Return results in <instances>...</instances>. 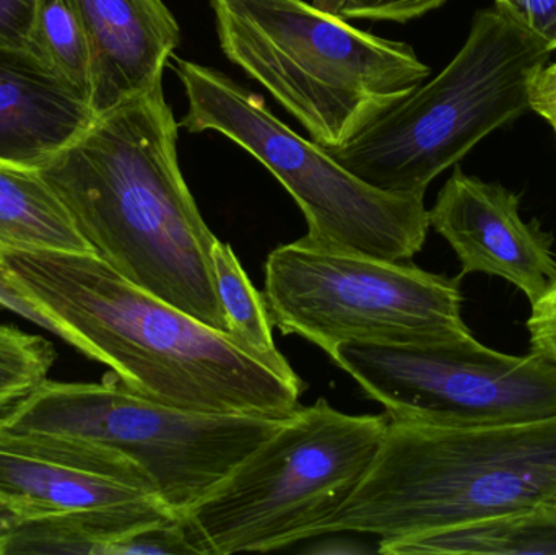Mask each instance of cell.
<instances>
[{"mask_svg":"<svg viewBox=\"0 0 556 555\" xmlns=\"http://www.w3.org/2000/svg\"><path fill=\"white\" fill-rule=\"evenodd\" d=\"M175 518L159 497L38 520L13 521L0 514V541L3 555H124L140 531Z\"/></svg>","mask_w":556,"mask_h":555,"instance_id":"15","label":"cell"},{"mask_svg":"<svg viewBox=\"0 0 556 555\" xmlns=\"http://www.w3.org/2000/svg\"><path fill=\"white\" fill-rule=\"evenodd\" d=\"M288 417L202 414L140 396L111 374L101 383L46 380L0 417V427L64 433L140 466L176 517L198 504Z\"/></svg>","mask_w":556,"mask_h":555,"instance_id":"9","label":"cell"},{"mask_svg":"<svg viewBox=\"0 0 556 555\" xmlns=\"http://www.w3.org/2000/svg\"><path fill=\"white\" fill-rule=\"evenodd\" d=\"M556 495V417L502 426L389 420L358 488L311 534L379 541L451 530Z\"/></svg>","mask_w":556,"mask_h":555,"instance_id":"3","label":"cell"},{"mask_svg":"<svg viewBox=\"0 0 556 555\" xmlns=\"http://www.w3.org/2000/svg\"><path fill=\"white\" fill-rule=\"evenodd\" d=\"M0 273L29 319L110 367L140 396L202 414L290 417L301 407L303 388L98 254L2 248Z\"/></svg>","mask_w":556,"mask_h":555,"instance_id":"1","label":"cell"},{"mask_svg":"<svg viewBox=\"0 0 556 555\" xmlns=\"http://www.w3.org/2000/svg\"><path fill=\"white\" fill-rule=\"evenodd\" d=\"M173 58L188 98L179 127L222 134L263 163L306 217L304 241L388 261L420 253L430 230L425 198L372 188L281 123L260 94L224 72Z\"/></svg>","mask_w":556,"mask_h":555,"instance_id":"7","label":"cell"},{"mask_svg":"<svg viewBox=\"0 0 556 555\" xmlns=\"http://www.w3.org/2000/svg\"><path fill=\"white\" fill-rule=\"evenodd\" d=\"M93 253L38 169L0 162V250Z\"/></svg>","mask_w":556,"mask_h":555,"instance_id":"17","label":"cell"},{"mask_svg":"<svg viewBox=\"0 0 556 555\" xmlns=\"http://www.w3.org/2000/svg\"><path fill=\"white\" fill-rule=\"evenodd\" d=\"M0 555H3V553H2V541H0Z\"/></svg>","mask_w":556,"mask_h":555,"instance_id":"27","label":"cell"},{"mask_svg":"<svg viewBox=\"0 0 556 555\" xmlns=\"http://www.w3.org/2000/svg\"><path fill=\"white\" fill-rule=\"evenodd\" d=\"M35 0H0V46L28 49Z\"/></svg>","mask_w":556,"mask_h":555,"instance_id":"24","label":"cell"},{"mask_svg":"<svg viewBox=\"0 0 556 555\" xmlns=\"http://www.w3.org/2000/svg\"><path fill=\"white\" fill-rule=\"evenodd\" d=\"M384 555H556V507L532 505L451 530L379 541Z\"/></svg>","mask_w":556,"mask_h":555,"instance_id":"16","label":"cell"},{"mask_svg":"<svg viewBox=\"0 0 556 555\" xmlns=\"http://www.w3.org/2000/svg\"><path fill=\"white\" fill-rule=\"evenodd\" d=\"M531 352L544 355L556 364V273L547 289L531 303L528 318Z\"/></svg>","mask_w":556,"mask_h":555,"instance_id":"23","label":"cell"},{"mask_svg":"<svg viewBox=\"0 0 556 555\" xmlns=\"http://www.w3.org/2000/svg\"><path fill=\"white\" fill-rule=\"evenodd\" d=\"M54 361L48 339L0 325V417L48 380Z\"/></svg>","mask_w":556,"mask_h":555,"instance_id":"20","label":"cell"},{"mask_svg":"<svg viewBox=\"0 0 556 555\" xmlns=\"http://www.w3.org/2000/svg\"><path fill=\"white\" fill-rule=\"evenodd\" d=\"M531 110L544 117L556 136V62L544 65L531 87Z\"/></svg>","mask_w":556,"mask_h":555,"instance_id":"25","label":"cell"},{"mask_svg":"<svg viewBox=\"0 0 556 555\" xmlns=\"http://www.w3.org/2000/svg\"><path fill=\"white\" fill-rule=\"evenodd\" d=\"M212 266L228 338L281 380L304 390L303 381L274 342L273 319L263 293L251 282L233 248L218 238L212 247Z\"/></svg>","mask_w":556,"mask_h":555,"instance_id":"18","label":"cell"},{"mask_svg":"<svg viewBox=\"0 0 556 555\" xmlns=\"http://www.w3.org/2000/svg\"><path fill=\"white\" fill-rule=\"evenodd\" d=\"M447 0H313V5L330 15L350 20L407 23L433 12Z\"/></svg>","mask_w":556,"mask_h":555,"instance_id":"21","label":"cell"},{"mask_svg":"<svg viewBox=\"0 0 556 555\" xmlns=\"http://www.w3.org/2000/svg\"><path fill=\"white\" fill-rule=\"evenodd\" d=\"M332 362L389 419L430 426H502L556 417V364L509 355L473 335L428 344H342Z\"/></svg>","mask_w":556,"mask_h":555,"instance_id":"10","label":"cell"},{"mask_svg":"<svg viewBox=\"0 0 556 555\" xmlns=\"http://www.w3.org/2000/svg\"><path fill=\"white\" fill-rule=\"evenodd\" d=\"M551 54L505 13L480 10L440 75L327 152L372 188L425 198L437 176L531 110L532 84Z\"/></svg>","mask_w":556,"mask_h":555,"instance_id":"5","label":"cell"},{"mask_svg":"<svg viewBox=\"0 0 556 555\" xmlns=\"http://www.w3.org/2000/svg\"><path fill=\"white\" fill-rule=\"evenodd\" d=\"M388 414L301 406L185 515L198 554L273 553L311 540L378 455Z\"/></svg>","mask_w":556,"mask_h":555,"instance_id":"6","label":"cell"},{"mask_svg":"<svg viewBox=\"0 0 556 555\" xmlns=\"http://www.w3.org/2000/svg\"><path fill=\"white\" fill-rule=\"evenodd\" d=\"M91 59L90 104L103 114L163 84L181 28L163 0H74Z\"/></svg>","mask_w":556,"mask_h":555,"instance_id":"13","label":"cell"},{"mask_svg":"<svg viewBox=\"0 0 556 555\" xmlns=\"http://www.w3.org/2000/svg\"><path fill=\"white\" fill-rule=\"evenodd\" d=\"M459 280L412 261L327 250L301 238L267 257L263 295L274 326L332 358L342 344H428L472 335Z\"/></svg>","mask_w":556,"mask_h":555,"instance_id":"8","label":"cell"},{"mask_svg":"<svg viewBox=\"0 0 556 555\" xmlns=\"http://www.w3.org/2000/svg\"><path fill=\"white\" fill-rule=\"evenodd\" d=\"M428 218L456 253L460 276L500 277L521 290L529 303L555 276L554 238L538 222H525L521 199L498 182L454 169Z\"/></svg>","mask_w":556,"mask_h":555,"instance_id":"12","label":"cell"},{"mask_svg":"<svg viewBox=\"0 0 556 555\" xmlns=\"http://www.w3.org/2000/svg\"><path fill=\"white\" fill-rule=\"evenodd\" d=\"M159 497L137 463L64 433L0 427V514L38 520Z\"/></svg>","mask_w":556,"mask_h":555,"instance_id":"11","label":"cell"},{"mask_svg":"<svg viewBox=\"0 0 556 555\" xmlns=\"http://www.w3.org/2000/svg\"><path fill=\"white\" fill-rule=\"evenodd\" d=\"M94 117L90 101L35 54L0 46V162L38 168Z\"/></svg>","mask_w":556,"mask_h":555,"instance_id":"14","label":"cell"},{"mask_svg":"<svg viewBox=\"0 0 556 555\" xmlns=\"http://www.w3.org/2000/svg\"><path fill=\"white\" fill-rule=\"evenodd\" d=\"M547 504L555 505V507H556V495L554 499H552L551 502H547Z\"/></svg>","mask_w":556,"mask_h":555,"instance_id":"26","label":"cell"},{"mask_svg":"<svg viewBox=\"0 0 556 555\" xmlns=\"http://www.w3.org/2000/svg\"><path fill=\"white\" fill-rule=\"evenodd\" d=\"M222 51L320 149H336L420 87L410 45L355 28L304 0H211Z\"/></svg>","mask_w":556,"mask_h":555,"instance_id":"4","label":"cell"},{"mask_svg":"<svg viewBox=\"0 0 556 555\" xmlns=\"http://www.w3.org/2000/svg\"><path fill=\"white\" fill-rule=\"evenodd\" d=\"M28 49L90 101V49L74 0H35Z\"/></svg>","mask_w":556,"mask_h":555,"instance_id":"19","label":"cell"},{"mask_svg":"<svg viewBox=\"0 0 556 555\" xmlns=\"http://www.w3.org/2000/svg\"><path fill=\"white\" fill-rule=\"evenodd\" d=\"M495 9L556 49V0H495Z\"/></svg>","mask_w":556,"mask_h":555,"instance_id":"22","label":"cell"},{"mask_svg":"<svg viewBox=\"0 0 556 555\" xmlns=\"http://www.w3.org/2000/svg\"><path fill=\"white\" fill-rule=\"evenodd\" d=\"M163 84L98 114L38 172L91 251L140 289L227 332L205 224Z\"/></svg>","mask_w":556,"mask_h":555,"instance_id":"2","label":"cell"}]
</instances>
